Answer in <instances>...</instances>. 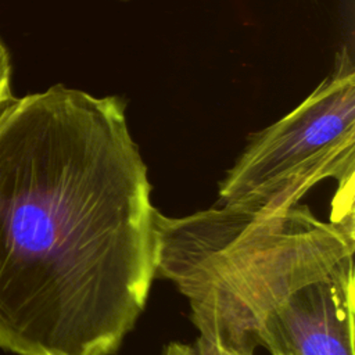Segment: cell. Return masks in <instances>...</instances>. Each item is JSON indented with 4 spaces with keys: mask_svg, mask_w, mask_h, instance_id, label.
Here are the masks:
<instances>
[{
    "mask_svg": "<svg viewBox=\"0 0 355 355\" xmlns=\"http://www.w3.org/2000/svg\"><path fill=\"white\" fill-rule=\"evenodd\" d=\"M158 209L121 96L54 85L0 111V348L114 355L158 265Z\"/></svg>",
    "mask_w": 355,
    "mask_h": 355,
    "instance_id": "6da1fadb",
    "label": "cell"
},
{
    "mask_svg": "<svg viewBox=\"0 0 355 355\" xmlns=\"http://www.w3.org/2000/svg\"><path fill=\"white\" fill-rule=\"evenodd\" d=\"M157 279L200 336L237 355H355V219L308 205L158 212Z\"/></svg>",
    "mask_w": 355,
    "mask_h": 355,
    "instance_id": "7a4b0ae2",
    "label": "cell"
},
{
    "mask_svg": "<svg viewBox=\"0 0 355 355\" xmlns=\"http://www.w3.org/2000/svg\"><path fill=\"white\" fill-rule=\"evenodd\" d=\"M326 179L337 183L330 219L355 218V67L347 46L308 97L248 139L219 182L216 204L291 207Z\"/></svg>",
    "mask_w": 355,
    "mask_h": 355,
    "instance_id": "3957f363",
    "label": "cell"
},
{
    "mask_svg": "<svg viewBox=\"0 0 355 355\" xmlns=\"http://www.w3.org/2000/svg\"><path fill=\"white\" fill-rule=\"evenodd\" d=\"M11 93V60L8 50L0 39V111L12 101Z\"/></svg>",
    "mask_w": 355,
    "mask_h": 355,
    "instance_id": "277c9868",
    "label": "cell"
},
{
    "mask_svg": "<svg viewBox=\"0 0 355 355\" xmlns=\"http://www.w3.org/2000/svg\"><path fill=\"white\" fill-rule=\"evenodd\" d=\"M194 349H196V355H237L201 336H198Z\"/></svg>",
    "mask_w": 355,
    "mask_h": 355,
    "instance_id": "5b68a950",
    "label": "cell"
},
{
    "mask_svg": "<svg viewBox=\"0 0 355 355\" xmlns=\"http://www.w3.org/2000/svg\"><path fill=\"white\" fill-rule=\"evenodd\" d=\"M162 355H196V349L187 344L171 341L165 345Z\"/></svg>",
    "mask_w": 355,
    "mask_h": 355,
    "instance_id": "8992f818",
    "label": "cell"
},
{
    "mask_svg": "<svg viewBox=\"0 0 355 355\" xmlns=\"http://www.w3.org/2000/svg\"><path fill=\"white\" fill-rule=\"evenodd\" d=\"M279 355H283V354H279ZM288 355H290V354H288Z\"/></svg>",
    "mask_w": 355,
    "mask_h": 355,
    "instance_id": "52a82bcc",
    "label": "cell"
}]
</instances>
